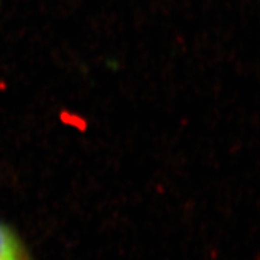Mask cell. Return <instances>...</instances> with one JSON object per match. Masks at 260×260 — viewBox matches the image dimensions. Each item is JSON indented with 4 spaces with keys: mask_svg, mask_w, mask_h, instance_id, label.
I'll return each instance as SVG.
<instances>
[{
    "mask_svg": "<svg viewBox=\"0 0 260 260\" xmlns=\"http://www.w3.org/2000/svg\"><path fill=\"white\" fill-rule=\"evenodd\" d=\"M0 260H35L16 229L0 220Z\"/></svg>",
    "mask_w": 260,
    "mask_h": 260,
    "instance_id": "obj_1",
    "label": "cell"
}]
</instances>
